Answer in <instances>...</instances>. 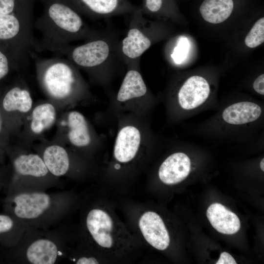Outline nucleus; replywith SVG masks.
<instances>
[{
    "mask_svg": "<svg viewBox=\"0 0 264 264\" xmlns=\"http://www.w3.org/2000/svg\"><path fill=\"white\" fill-rule=\"evenodd\" d=\"M31 59L41 89L59 110L88 96L87 84L78 68L67 58L58 55L42 58L33 52Z\"/></svg>",
    "mask_w": 264,
    "mask_h": 264,
    "instance_id": "1",
    "label": "nucleus"
},
{
    "mask_svg": "<svg viewBox=\"0 0 264 264\" xmlns=\"http://www.w3.org/2000/svg\"><path fill=\"white\" fill-rule=\"evenodd\" d=\"M44 4L42 16L34 27L42 33L35 40L34 47L42 45L67 44L97 38L103 33L90 27L81 14L68 0H41Z\"/></svg>",
    "mask_w": 264,
    "mask_h": 264,
    "instance_id": "2",
    "label": "nucleus"
},
{
    "mask_svg": "<svg viewBox=\"0 0 264 264\" xmlns=\"http://www.w3.org/2000/svg\"><path fill=\"white\" fill-rule=\"evenodd\" d=\"M13 213L27 227L45 228L62 218L66 211L65 195L43 190L19 191L12 198Z\"/></svg>",
    "mask_w": 264,
    "mask_h": 264,
    "instance_id": "3",
    "label": "nucleus"
},
{
    "mask_svg": "<svg viewBox=\"0 0 264 264\" xmlns=\"http://www.w3.org/2000/svg\"><path fill=\"white\" fill-rule=\"evenodd\" d=\"M7 154L11 157L13 178L21 187L19 191L44 190L58 178L49 172L41 156L28 148L12 141Z\"/></svg>",
    "mask_w": 264,
    "mask_h": 264,
    "instance_id": "4",
    "label": "nucleus"
},
{
    "mask_svg": "<svg viewBox=\"0 0 264 264\" xmlns=\"http://www.w3.org/2000/svg\"><path fill=\"white\" fill-rule=\"evenodd\" d=\"M34 104L29 88L22 77L0 94V110L12 139L20 134Z\"/></svg>",
    "mask_w": 264,
    "mask_h": 264,
    "instance_id": "5",
    "label": "nucleus"
},
{
    "mask_svg": "<svg viewBox=\"0 0 264 264\" xmlns=\"http://www.w3.org/2000/svg\"><path fill=\"white\" fill-rule=\"evenodd\" d=\"M85 226L89 238L101 249L112 251L123 247L124 235L106 210L100 207L90 209L86 216Z\"/></svg>",
    "mask_w": 264,
    "mask_h": 264,
    "instance_id": "6",
    "label": "nucleus"
},
{
    "mask_svg": "<svg viewBox=\"0 0 264 264\" xmlns=\"http://www.w3.org/2000/svg\"><path fill=\"white\" fill-rule=\"evenodd\" d=\"M131 19L126 36L117 45L120 56L126 63L136 62L151 46L149 21L138 9L131 14Z\"/></svg>",
    "mask_w": 264,
    "mask_h": 264,
    "instance_id": "7",
    "label": "nucleus"
},
{
    "mask_svg": "<svg viewBox=\"0 0 264 264\" xmlns=\"http://www.w3.org/2000/svg\"><path fill=\"white\" fill-rule=\"evenodd\" d=\"M59 110L48 100L40 101L34 106L27 116L17 138L18 143L30 148L34 142L57 124Z\"/></svg>",
    "mask_w": 264,
    "mask_h": 264,
    "instance_id": "8",
    "label": "nucleus"
},
{
    "mask_svg": "<svg viewBox=\"0 0 264 264\" xmlns=\"http://www.w3.org/2000/svg\"><path fill=\"white\" fill-rule=\"evenodd\" d=\"M58 131L55 139L79 150L89 147L93 141L91 130L85 116L77 110H71L58 118Z\"/></svg>",
    "mask_w": 264,
    "mask_h": 264,
    "instance_id": "9",
    "label": "nucleus"
},
{
    "mask_svg": "<svg viewBox=\"0 0 264 264\" xmlns=\"http://www.w3.org/2000/svg\"><path fill=\"white\" fill-rule=\"evenodd\" d=\"M26 232L21 239V261L31 264H53L63 254L57 240L48 237L30 238Z\"/></svg>",
    "mask_w": 264,
    "mask_h": 264,
    "instance_id": "10",
    "label": "nucleus"
},
{
    "mask_svg": "<svg viewBox=\"0 0 264 264\" xmlns=\"http://www.w3.org/2000/svg\"><path fill=\"white\" fill-rule=\"evenodd\" d=\"M81 14L92 19L131 15L139 7L128 0H68Z\"/></svg>",
    "mask_w": 264,
    "mask_h": 264,
    "instance_id": "11",
    "label": "nucleus"
},
{
    "mask_svg": "<svg viewBox=\"0 0 264 264\" xmlns=\"http://www.w3.org/2000/svg\"><path fill=\"white\" fill-rule=\"evenodd\" d=\"M138 227L145 241L159 250H164L169 246V234L160 216L156 213L144 212L138 220Z\"/></svg>",
    "mask_w": 264,
    "mask_h": 264,
    "instance_id": "12",
    "label": "nucleus"
},
{
    "mask_svg": "<svg viewBox=\"0 0 264 264\" xmlns=\"http://www.w3.org/2000/svg\"><path fill=\"white\" fill-rule=\"evenodd\" d=\"M210 93V86L204 78L192 76L180 88L177 94L178 103L183 110H191L202 105Z\"/></svg>",
    "mask_w": 264,
    "mask_h": 264,
    "instance_id": "13",
    "label": "nucleus"
},
{
    "mask_svg": "<svg viewBox=\"0 0 264 264\" xmlns=\"http://www.w3.org/2000/svg\"><path fill=\"white\" fill-rule=\"evenodd\" d=\"M139 130L135 127L127 125L118 132L113 148V156L121 163L133 160L137 154L141 144Z\"/></svg>",
    "mask_w": 264,
    "mask_h": 264,
    "instance_id": "14",
    "label": "nucleus"
},
{
    "mask_svg": "<svg viewBox=\"0 0 264 264\" xmlns=\"http://www.w3.org/2000/svg\"><path fill=\"white\" fill-rule=\"evenodd\" d=\"M191 167V160L186 154L175 153L169 155L161 164L158 170V176L165 184H176L188 176Z\"/></svg>",
    "mask_w": 264,
    "mask_h": 264,
    "instance_id": "15",
    "label": "nucleus"
},
{
    "mask_svg": "<svg viewBox=\"0 0 264 264\" xmlns=\"http://www.w3.org/2000/svg\"><path fill=\"white\" fill-rule=\"evenodd\" d=\"M206 216L212 226L220 233L232 235L240 229L241 222L237 215L220 203L211 204Z\"/></svg>",
    "mask_w": 264,
    "mask_h": 264,
    "instance_id": "16",
    "label": "nucleus"
},
{
    "mask_svg": "<svg viewBox=\"0 0 264 264\" xmlns=\"http://www.w3.org/2000/svg\"><path fill=\"white\" fill-rule=\"evenodd\" d=\"M261 107L248 101L233 104L223 111L222 118L226 123L232 125H242L255 121L261 116Z\"/></svg>",
    "mask_w": 264,
    "mask_h": 264,
    "instance_id": "17",
    "label": "nucleus"
},
{
    "mask_svg": "<svg viewBox=\"0 0 264 264\" xmlns=\"http://www.w3.org/2000/svg\"><path fill=\"white\" fill-rule=\"evenodd\" d=\"M147 88L140 73L131 68L126 72L117 94V100L125 102L144 96Z\"/></svg>",
    "mask_w": 264,
    "mask_h": 264,
    "instance_id": "18",
    "label": "nucleus"
},
{
    "mask_svg": "<svg viewBox=\"0 0 264 264\" xmlns=\"http://www.w3.org/2000/svg\"><path fill=\"white\" fill-rule=\"evenodd\" d=\"M233 8V0H204L199 11L204 20L216 24L225 21L230 16Z\"/></svg>",
    "mask_w": 264,
    "mask_h": 264,
    "instance_id": "19",
    "label": "nucleus"
},
{
    "mask_svg": "<svg viewBox=\"0 0 264 264\" xmlns=\"http://www.w3.org/2000/svg\"><path fill=\"white\" fill-rule=\"evenodd\" d=\"M245 44L249 47H256L264 42V18L257 21L245 39Z\"/></svg>",
    "mask_w": 264,
    "mask_h": 264,
    "instance_id": "20",
    "label": "nucleus"
},
{
    "mask_svg": "<svg viewBox=\"0 0 264 264\" xmlns=\"http://www.w3.org/2000/svg\"><path fill=\"white\" fill-rule=\"evenodd\" d=\"M12 141V138L6 128L0 110V159L7 154Z\"/></svg>",
    "mask_w": 264,
    "mask_h": 264,
    "instance_id": "21",
    "label": "nucleus"
},
{
    "mask_svg": "<svg viewBox=\"0 0 264 264\" xmlns=\"http://www.w3.org/2000/svg\"><path fill=\"white\" fill-rule=\"evenodd\" d=\"M189 48L188 41L186 38H182L178 41L175 48L172 57L177 64L182 63L186 58Z\"/></svg>",
    "mask_w": 264,
    "mask_h": 264,
    "instance_id": "22",
    "label": "nucleus"
},
{
    "mask_svg": "<svg viewBox=\"0 0 264 264\" xmlns=\"http://www.w3.org/2000/svg\"><path fill=\"white\" fill-rule=\"evenodd\" d=\"M166 0H142L140 10L144 15L161 11Z\"/></svg>",
    "mask_w": 264,
    "mask_h": 264,
    "instance_id": "23",
    "label": "nucleus"
},
{
    "mask_svg": "<svg viewBox=\"0 0 264 264\" xmlns=\"http://www.w3.org/2000/svg\"><path fill=\"white\" fill-rule=\"evenodd\" d=\"M10 69V60L5 53L0 50V81L7 76Z\"/></svg>",
    "mask_w": 264,
    "mask_h": 264,
    "instance_id": "24",
    "label": "nucleus"
},
{
    "mask_svg": "<svg viewBox=\"0 0 264 264\" xmlns=\"http://www.w3.org/2000/svg\"><path fill=\"white\" fill-rule=\"evenodd\" d=\"M15 227L14 220L9 216L0 215V234L6 233Z\"/></svg>",
    "mask_w": 264,
    "mask_h": 264,
    "instance_id": "25",
    "label": "nucleus"
},
{
    "mask_svg": "<svg viewBox=\"0 0 264 264\" xmlns=\"http://www.w3.org/2000/svg\"><path fill=\"white\" fill-rule=\"evenodd\" d=\"M253 88L258 93L264 95V74H262L258 76L254 81Z\"/></svg>",
    "mask_w": 264,
    "mask_h": 264,
    "instance_id": "26",
    "label": "nucleus"
},
{
    "mask_svg": "<svg viewBox=\"0 0 264 264\" xmlns=\"http://www.w3.org/2000/svg\"><path fill=\"white\" fill-rule=\"evenodd\" d=\"M216 264H237L234 258L228 253L223 252L220 254Z\"/></svg>",
    "mask_w": 264,
    "mask_h": 264,
    "instance_id": "27",
    "label": "nucleus"
},
{
    "mask_svg": "<svg viewBox=\"0 0 264 264\" xmlns=\"http://www.w3.org/2000/svg\"><path fill=\"white\" fill-rule=\"evenodd\" d=\"M77 264H96L99 261L95 257L90 256H83L79 257L74 261Z\"/></svg>",
    "mask_w": 264,
    "mask_h": 264,
    "instance_id": "28",
    "label": "nucleus"
},
{
    "mask_svg": "<svg viewBox=\"0 0 264 264\" xmlns=\"http://www.w3.org/2000/svg\"><path fill=\"white\" fill-rule=\"evenodd\" d=\"M260 167H261V170L263 171H264V158L261 161Z\"/></svg>",
    "mask_w": 264,
    "mask_h": 264,
    "instance_id": "29",
    "label": "nucleus"
}]
</instances>
